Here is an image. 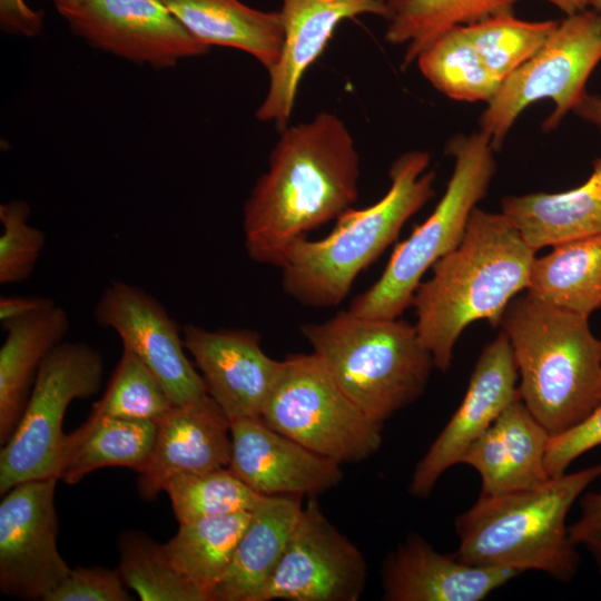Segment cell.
Masks as SVG:
<instances>
[{
	"label": "cell",
	"instance_id": "7a4b0ae2",
	"mask_svg": "<svg viewBox=\"0 0 601 601\" xmlns=\"http://www.w3.org/2000/svg\"><path fill=\"white\" fill-rule=\"evenodd\" d=\"M535 253L502 211H472L460 244L434 263L411 303L414 326L435 368L449 371L470 324L499 326L506 306L528 289Z\"/></svg>",
	"mask_w": 601,
	"mask_h": 601
},
{
	"label": "cell",
	"instance_id": "8992f818",
	"mask_svg": "<svg viewBox=\"0 0 601 601\" xmlns=\"http://www.w3.org/2000/svg\"><path fill=\"white\" fill-rule=\"evenodd\" d=\"M299 329L341 390L376 423L383 425L426 388L433 357L415 326L400 317L346 311Z\"/></svg>",
	"mask_w": 601,
	"mask_h": 601
},
{
	"label": "cell",
	"instance_id": "7c38bea8",
	"mask_svg": "<svg viewBox=\"0 0 601 601\" xmlns=\"http://www.w3.org/2000/svg\"><path fill=\"white\" fill-rule=\"evenodd\" d=\"M366 579L363 554L311 496L257 601H356Z\"/></svg>",
	"mask_w": 601,
	"mask_h": 601
},
{
	"label": "cell",
	"instance_id": "e0dca14e",
	"mask_svg": "<svg viewBox=\"0 0 601 601\" xmlns=\"http://www.w3.org/2000/svg\"><path fill=\"white\" fill-rule=\"evenodd\" d=\"M181 336L207 393L230 422L260 416L279 365L262 349L260 335L247 328L208 331L186 324Z\"/></svg>",
	"mask_w": 601,
	"mask_h": 601
},
{
	"label": "cell",
	"instance_id": "603a6c76",
	"mask_svg": "<svg viewBox=\"0 0 601 601\" xmlns=\"http://www.w3.org/2000/svg\"><path fill=\"white\" fill-rule=\"evenodd\" d=\"M501 211L535 252L601 234V157L594 159L591 175L580 186L561 193L506 196Z\"/></svg>",
	"mask_w": 601,
	"mask_h": 601
},
{
	"label": "cell",
	"instance_id": "836d02e7",
	"mask_svg": "<svg viewBox=\"0 0 601 601\" xmlns=\"http://www.w3.org/2000/svg\"><path fill=\"white\" fill-rule=\"evenodd\" d=\"M173 405L157 376L136 355L124 349L89 416L157 422Z\"/></svg>",
	"mask_w": 601,
	"mask_h": 601
},
{
	"label": "cell",
	"instance_id": "9c48e42d",
	"mask_svg": "<svg viewBox=\"0 0 601 601\" xmlns=\"http://www.w3.org/2000/svg\"><path fill=\"white\" fill-rule=\"evenodd\" d=\"M101 353L83 342H61L41 363L23 413L0 452V493L29 481L57 477L69 404L101 387Z\"/></svg>",
	"mask_w": 601,
	"mask_h": 601
},
{
	"label": "cell",
	"instance_id": "f546056e",
	"mask_svg": "<svg viewBox=\"0 0 601 601\" xmlns=\"http://www.w3.org/2000/svg\"><path fill=\"white\" fill-rule=\"evenodd\" d=\"M416 61L434 88L457 101L487 104L502 82L487 70L463 26L437 37Z\"/></svg>",
	"mask_w": 601,
	"mask_h": 601
},
{
	"label": "cell",
	"instance_id": "4fadbf2b",
	"mask_svg": "<svg viewBox=\"0 0 601 601\" xmlns=\"http://www.w3.org/2000/svg\"><path fill=\"white\" fill-rule=\"evenodd\" d=\"M59 13L91 47L156 69L209 50L160 0H83Z\"/></svg>",
	"mask_w": 601,
	"mask_h": 601
},
{
	"label": "cell",
	"instance_id": "1f68e13d",
	"mask_svg": "<svg viewBox=\"0 0 601 601\" xmlns=\"http://www.w3.org/2000/svg\"><path fill=\"white\" fill-rule=\"evenodd\" d=\"M179 523L237 512H252L264 495L229 467L178 474L165 485Z\"/></svg>",
	"mask_w": 601,
	"mask_h": 601
},
{
	"label": "cell",
	"instance_id": "5bb4252c",
	"mask_svg": "<svg viewBox=\"0 0 601 601\" xmlns=\"http://www.w3.org/2000/svg\"><path fill=\"white\" fill-rule=\"evenodd\" d=\"M93 317L101 327L112 329L124 349L157 376L173 404L207 394L203 376L186 356L181 328L150 294L132 284L112 280L102 290Z\"/></svg>",
	"mask_w": 601,
	"mask_h": 601
},
{
	"label": "cell",
	"instance_id": "f35d334b",
	"mask_svg": "<svg viewBox=\"0 0 601 601\" xmlns=\"http://www.w3.org/2000/svg\"><path fill=\"white\" fill-rule=\"evenodd\" d=\"M580 499V518L569 526L570 538L577 546L601 529V493L589 492Z\"/></svg>",
	"mask_w": 601,
	"mask_h": 601
},
{
	"label": "cell",
	"instance_id": "ee69618b",
	"mask_svg": "<svg viewBox=\"0 0 601 601\" xmlns=\"http://www.w3.org/2000/svg\"><path fill=\"white\" fill-rule=\"evenodd\" d=\"M51 1L56 6L57 11L60 12V11L77 7L83 0H51Z\"/></svg>",
	"mask_w": 601,
	"mask_h": 601
},
{
	"label": "cell",
	"instance_id": "8fae6325",
	"mask_svg": "<svg viewBox=\"0 0 601 601\" xmlns=\"http://www.w3.org/2000/svg\"><path fill=\"white\" fill-rule=\"evenodd\" d=\"M57 477L20 483L0 504V590L26 600H42L71 568L58 546L55 509Z\"/></svg>",
	"mask_w": 601,
	"mask_h": 601
},
{
	"label": "cell",
	"instance_id": "4dcf8cb0",
	"mask_svg": "<svg viewBox=\"0 0 601 601\" xmlns=\"http://www.w3.org/2000/svg\"><path fill=\"white\" fill-rule=\"evenodd\" d=\"M118 571L126 587L142 601H208L169 560L162 544L127 531L119 540Z\"/></svg>",
	"mask_w": 601,
	"mask_h": 601
},
{
	"label": "cell",
	"instance_id": "277c9868",
	"mask_svg": "<svg viewBox=\"0 0 601 601\" xmlns=\"http://www.w3.org/2000/svg\"><path fill=\"white\" fill-rule=\"evenodd\" d=\"M425 150L401 155L391 166V186L375 204L343 213L324 238L303 237L287 250L282 285L287 295L311 307L338 305L358 274L397 238L404 224L434 194L435 173L426 171Z\"/></svg>",
	"mask_w": 601,
	"mask_h": 601
},
{
	"label": "cell",
	"instance_id": "44dd1931",
	"mask_svg": "<svg viewBox=\"0 0 601 601\" xmlns=\"http://www.w3.org/2000/svg\"><path fill=\"white\" fill-rule=\"evenodd\" d=\"M549 440L519 395L470 445L460 464L477 472L481 495L535 487L551 479L545 467Z\"/></svg>",
	"mask_w": 601,
	"mask_h": 601
},
{
	"label": "cell",
	"instance_id": "f6af8a7d",
	"mask_svg": "<svg viewBox=\"0 0 601 601\" xmlns=\"http://www.w3.org/2000/svg\"><path fill=\"white\" fill-rule=\"evenodd\" d=\"M588 6L593 7V9L601 11V0H588Z\"/></svg>",
	"mask_w": 601,
	"mask_h": 601
},
{
	"label": "cell",
	"instance_id": "8d00e7d4",
	"mask_svg": "<svg viewBox=\"0 0 601 601\" xmlns=\"http://www.w3.org/2000/svg\"><path fill=\"white\" fill-rule=\"evenodd\" d=\"M601 445V401L572 428L550 436L545 467L550 477L561 475L578 457Z\"/></svg>",
	"mask_w": 601,
	"mask_h": 601
},
{
	"label": "cell",
	"instance_id": "d6a6232c",
	"mask_svg": "<svg viewBox=\"0 0 601 601\" xmlns=\"http://www.w3.org/2000/svg\"><path fill=\"white\" fill-rule=\"evenodd\" d=\"M559 21H525L512 11L463 26L487 70L503 81L549 39Z\"/></svg>",
	"mask_w": 601,
	"mask_h": 601
},
{
	"label": "cell",
	"instance_id": "b9f144b4",
	"mask_svg": "<svg viewBox=\"0 0 601 601\" xmlns=\"http://www.w3.org/2000/svg\"><path fill=\"white\" fill-rule=\"evenodd\" d=\"M518 1V0H515ZM558 9L563 11L566 16L580 12L588 7V0H544Z\"/></svg>",
	"mask_w": 601,
	"mask_h": 601
},
{
	"label": "cell",
	"instance_id": "f1b7e54d",
	"mask_svg": "<svg viewBox=\"0 0 601 601\" xmlns=\"http://www.w3.org/2000/svg\"><path fill=\"white\" fill-rule=\"evenodd\" d=\"M515 0H387L390 7L385 41L406 43L403 67L445 31L512 11Z\"/></svg>",
	"mask_w": 601,
	"mask_h": 601
},
{
	"label": "cell",
	"instance_id": "4316f807",
	"mask_svg": "<svg viewBox=\"0 0 601 601\" xmlns=\"http://www.w3.org/2000/svg\"><path fill=\"white\" fill-rule=\"evenodd\" d=\"M526 292L590 317L601 311V234L552 246L534 258Z\"/></svg>",
	"mask_w": 601,
	"mask_h": 601
},
{
	"label": "cell",
	"instance_id": "6da1fadb",
	"mask_svg": "<svg viewBox=\"0 0 601 601\" xmlns=\"http://www.w3.org/2000/svg\"><path fill=\"white\" fill-rule=\"evenodd\" d=\"M359 173L355 140L337 115L322 111L280 130L244 204L248 257L279 267L296 240L353 207Z\"/></svg>",
	"mask_w": 601,
	"mask_h": 601
},
{
	"label": "cell",
	"instance_id": "3957f363",
	"mask_svg": "<svg viewBox=\"0 0 601 601\" xmlns=\"http://www.w3.org/2000/svg\"><path fill=\"white\" fill-rule=\"evenodd\" d=\"M499 326L513 352L520 398L550 436L593 411L601 401V338L589 317L525 290L506 306Z\"/></svg>",
	"mask_w": 601,
	"mask_h": 601
},
{
	"label": "cell",
	"instance_id": "ab89813d",
	"mask_svg": "<svg viewBox=\"0 0 601 601\" xmlns=\"http://www.w3.org/2000/svg\"><path fill=\"white\" fill-rule=\"evenodd\" d=\"M56 303L40 296H2L0 298L1 324L43 311Z\"/></svg>",
	"mask_w": 601,
	"mask_h": 601
},
{
	"label": "cell",
	"instance_id": "83f0119b",
	"mask_svg": "<svg viewBox=\"0 0 601 601\" xmlns=\"http://www.w3.org/2000/svg\"><path fill=\"white\" fill-rule=\"evenodd\" d=\"M252 512L208 516L179 523L164 550L173 564L209 601V594L227 570Z\"/></svg>",
	"mask_w": 601,
	"mask_h": 601
},
{
	"label": "cell",
	"instance_id": "ba28073f",
	"mask_svg": "<svg viewBox=\"0 0 601 601\" xmlns=\"http://www.w3.org/2000/svg\"><path fill=\"white\" fill-rule=\"evenodd\" d=\"M260 417L273 430L339 464L364 461L382 445L383 425L348 398L314 353L279 361Z\"/></svg>",
	"mask_w": 601,
	"mask_h": 601
},
{
	"label": "cell",
	"instance_id": "7bdbcfd3",
	"mask_svg": "<svg viewBox=\"0 0 601 601\" xmlns=\"http://www.w3.org/2000/svg\"><path fill=\"white\" fill-rule=\"evenodd\" d=\"M581 545L589 550L601 574V529L590 535Z\"/></svg>",
	"mask_w": 601,
	"mask_h": 601
},
{
	"label": "cell",
	"instance_id": "d6986e66",
	"mask_svg": "<svg viewBox=\"0 0 601 601\" xmlns=\"http://www.w3.org/2000/svg\"><path fill=\"white\" fill-rule=\"evenodd\" d=\"M156 425L150 454L137 471L144 500L156 499L175 475L229 467L230 420L208 393L174 404Z\"/></svg>",
	"mask_w": 601,
	"mask_h": 601
},
{
	"label": "cell",
	"instance_id": "d590c367",
	"mask_svg": "<svg viewBox=\"0 0 601 601\" xmlns=\"http://www.w3.org/2000/svg\"><path fill=\"white\" fill-rule=\"evenodd\" d=\"M120 573L102 566H77L45 601H129Z\"/></svg>",
	"mask_w": 601,
	"mask_h": 601
},
{
	"label": "cell",
	"instance_id": "ac0fdd59",
	"mask_svg": "<svg viewBox=\"0 0 601 601\" xmlns=\"http://www.w3.org/2000/svg\"><path fill=\"white\" fill-rule=\"evenodd\" d=\"M229 469L262 495L324 493L343 480L341 464L268 426L260 416L230 422Z\"/></svg>",
	"mask_w": 601,
	"mask_h": 601
},
{
	"label": "cell",
	"instance_id": "7402d4cb",
	"mask_svg": "<svg viewBox=\"0 0 601 601\" xmlns=\"http://www.w3.org/2000/svg\"><path fill=\"white\" fill-rule=\"evenodd\" d=\"M297 495H264L252 511L233 559L209 601H257L303 511Z\"/></svg>",
	"mask_w": 601,
	"mask_h": 601
},
{
	"label": "cell",
	"instance_id": "74e56055",
	"mask_svg": "<svg viewBox=\"0 0 601 601\" xmlns=\"http://www.w3.org/2000/svg\"><path fill=\"white\" fill-rule=\"evenodd\" d=\"M0 26L7 33L35 37L42 31L43 13L26 0H0Z\"/></svg>",
	"mask_w": 601,
	"mask_h": 601
},
{
	"label": "cell",
	"instance_id": "cb8c5ba5",
	"mask_svg": "<svg viewBox=\"0 0 601 601\" xmlns=\"http://www.w3.org/2000/svg\"><path fill=\"white\" fill-rule=\"evenodd\" d=\"M1 325L7 332L0 348V442L3 445L23 413L41 363L63 342L70 319L67 311L55 304Z\"/></svg>",
	"mask_w": 601,
	"mask_h": 601
},
{
	"label": "cell",
	"instance_id": "52a82bcc",
	"mask_svg": "<svg viewBox=\"0 0 601 601\" xmlns=\"http://www.w3.org/2000/svg\"><path fill=\"white\" fill-rule=\"evenodd\" d=\"M452 176L433 213L400 243L381 277L351 303L348 312L367 318H397L411 306L423 275L462 240L470 216L495 173L491 139L483 132L452 137Z\"/></svg>",
	"mask_w": 601,
	"mask_h": 601
},
{
	"label": "cell",
	"instance_id": "e575fe53",
	"mask_svg": "<svg viewBox=\"0 0 601 601\" xmlns=\"http://www.w3.org/2000/svg\"><path fill=\"white\" fill-rule=\"evenodd\" d=\"M30 207L24 200L0 206V284H19L33 273L46 244L45 233L28 223Z\"/></svg>",
	"mask_w": 601,
	"mask_h": 601
},
{
	"label": "cell",
	"instance_id": "9a60e30c",
	"mask_svg": "<svg viewBox=\"0 0 601 601\" xmlns=\"http://www.w3.org/2000/svg\"><path fill=\"white\" fill-rule=\"evenodd\" d=\"M519 395L513 352L506 335L500 332L481 352L460 406L417 462L410 493L427 497L442 474L460 464L470 445Z\"/></svg>",
	"mask_w": 601,
	"mask_h": 601
},
{
	"label": "cell",
	"instance_id": "60d3db41",
	"mask_svg": "<svg viewBox=\"0 0 601 601\" xmlns=\"http://www.w3.org/2000/svg\"><path fill=\"white\" fill-rule=\"evenodd\" d=\"M573 112L601 130V95L587 92Z\"/></svg>",
	"mask_w": 601,
	"mask_h": 601
},
{
	"label": "cell",
	"instance_id": "5b68a950",
	"mask_svg": "<svg viewBox=\"0 0 601 601\" xmlns=\"http://www.w3.org/2000/svg\"><path fill=\"white\" fill-rule=\"evenodd\" d=\"M599 477L601 463L553 476L535 487L480 495L455 519L459 558L473 565L540 571L570 581L580 556L566 516Z\"/></svg>",
	"mask_w": 601,
	"mask_h": 601
},
{
	"label": "cell",
	"instance_id": "484cf974",
	"mask_svg": "<svg viewBox=\"0 0 601 601\" xmlns=\"http://www.w3.org/2000/svg\"><path fill=\"white\" fill-rule=\"evenodd\" d=\"M156 422L110 416L91 417L68 434L57 479L76 484L106 466L138 471L154 445Z\"/></svg>",
	"mask_w": 601,
	"mask_h": 601
},
{
	"label": "cell",
	"instance_id": "2e32d148",
	"mask_svg": "<svg viewBox=\"0 0 601 601\" xmlns=\"http://www.w3.org/2000/svg\"><path fill=\"white\" fill-rule=\"evenodd\" d=\"M284 39L276 65L268 70L267 93L255 116L280 131L288 126L299 83L322 55L336 27L361 14L390 16L387 0H282Z\"/></svg>",
	"mask_w": 601,
	"mask_h": 601
},
{
	"label": "cell",
	"instance_id": "d4e9b609",
	"mask_svg": "<svg viewBox=\"0 0 601 601\" xmlns=\"http://www.w3.org/2000/svg\"><path fill=\"white\" fill-rule=\"evenodd\" d=\"M207 47L253 56L267 71L279 59L284 29L279 11H260L239 0H160Z\"/></svg>",
	"mask_w": 601,
	"mask_h": 601
},
{
	"label": "cell",
	"instance_id": "30bf717a",
	"mask_svg": "<svg viewBox=\"0 0 601 601\" xmlns=\"http://www.w3.org/2000/svg\"><path fill=\"white\" fill-rule=\"evenodd\" d=\"M600 61L601 11L566 16L545 43L501 82L480 118V131L494 150L500 149L520 114L540 99L555 105L543 130L555 129L587 93V81Z\"/></svg>",
	"mask_w": 601,
	"mask_h": 601
},
{
	"label": "cell",
	"instance_id": "ffe728a7",
	"mask_svg": "<svg viewBox=\"0 0 601 601\" xmlns=\"http://www.w3.org/2000/svg\"><path fill=\"white\" fill-rule=\"evenodd\" d=\"M521 572L473 565L457 553H441L418 534L408 535L384 561L387 601H482Z\"/></svg>",
	"mask_w": 601,
	"mask_h": 601
}]
</instances>
